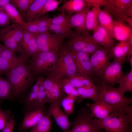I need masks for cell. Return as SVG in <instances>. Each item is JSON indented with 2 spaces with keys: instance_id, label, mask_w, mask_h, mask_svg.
Returning a JSON list of instances; mask_svg holds the SVG:
<instances>
[{
  "instance_id": "obj_1",
  "label": "cell",
  "mask_w": 132,
  "mask_h": 132,
  "mask_svg": "<svg viewBox=\"0 0 132 132\" xmlns=\"http://www.w3.org/2000/svg\"><path fill=\"white\" fill-rule=\"evenodd\" d=\"M30 59L27 57L23 58L5 73L13 97L24 94L34 82L35 76L30 64Z\"/></svg>"
},
{
  "instance_id": "obj_2",
  "label": "cell",
  "mask_w": 132,
  "mask_h": 132,
  "mask_svg": "<svg viewBox=\"0 0 132 132\" xmlns=\"http://www.w3.org/2000/svg\"><path fill=\"white\" fill-rule=\"evenodd\" d=\"M99 89L98 100L102 101L111 107L113 111L123 112L132 115V97L127 98L115 88L101 83Z\"/></svg>"
},
{
  "instance_id": "obj_3",
  "label": "cell",
  "mask_w": 132,
  "mask_h": 132,
  "mask_svg": "<svg viewBox=\"0 0 132 132\" xmlns=\"http://www.w3.org/2000/svg\"><path fill=\"white\" fill-rule=\"evenodd\" d=\"M49 72L48 76L58 80L64 77L72 78L77 73L75 62L65 45L62 44L60 48L56 61Z\"/></svg>"
},
{
  "instance_id": "obj_4",
  "label": "cell",
  "mask_w": 132,
  "mask_h": 132,
  "mask_svg": "<svg viewBox=\"0 0 132 132\" xmlns=\"http://www.w3.org/2000/svg\"><path fill=\"white\" fill-rule=\"evenodd\" d=\"M100 127L106 132H132V115L113 111L106 118L96 119Z\"/></svg>"
},
{
  "instance_id": "obj_5",
  "label": "cell",
  "mask_w": 132,
  "mask_h": 132,
  "mask_svg": "<svg viewBox=\"0 0 132 132\" xmlns=\"http://www.w3.org/2000/svg\"><path fill=\"white\" fill-rule=\"evenodd\" d=\"M93 117L88 108H80L76 119L72 122L71 129L67 132H102L96 119Z\"/></svg>"
},
{
  "instance_id": "obj_6",
  "label": "cell",
  "mask_w": 132,
  "mask_h": 132,
  "mask_svg": "<svg viewBox=\"0 0 132 132\" xmlns=\"http://www.w3.org/2000/svg\"><path fill=\"white\" fill-rule=\"evenodd\" d=\"M68 39L65 46L70 50L82 52L91 55L101 47L88 33L80 34L75 32Z\"/></svg>"
},
{
  "instance_id": "obj_7",
  "label": "cell",
  "mask_w": 132,
  "mask_h": 132,
  "mask_svg": "<svg viewBox=\"0 0 132 132\" xmlns=\"http://www.w3.org/2000/svg\"><path fill=\"white\" fill-rule=\"evenodd\" d=\"M58 53L38 52L31 57L29 62L35 77L49 72L55 63Z\"/></svg>"
},
{
  "instance_id": "obj_8",
  "label": "cell",
  "mask_w": 132,
  "mask_h": 132,
  "mask_svg": "<svg viewBox=\"0 0 132 132\" xmlns=\"http://www.w3.org/2000/svg\"><path fill=\"white\" fill-rule=\"evenodd\" d=\"M103 6L115 21H123L132 17V0H105Z\"/></svg>"
},
{
  "instance_id": "obj_9",
  "label": "cell",
  "mask_w": 132,
  "mask_h": 132,
  "mask_svg": "<svg viewBox=\"0 0 132 132\" xmlns=\"http://www.w3.org/2000/svg\"><path fill=\"white\" fill-rule=\"evenodd\" d=\"M65 40L61 36L49 31L38 34V52H52L58 53Z\"/></svg>"
},
{
  "instance_id": "obj_10",
  "label": "cell",
  "mask_w": 132,
  "mask_h": 132,
  "mask_svg": "<svg viewBox=\"0 0 132 132\" xmlns=\"http://www.w3.org/2000/svg\"><path fill=\"white\" fill-rule=\"evenodd\" d=\"M122 65L114 61L107 66L97 76L100 79L101 83L111 86L118 84L124 75Z\"/></svg>"
},
{
  "instance_id": "obj_11",
  "label": "cell",
  "mask_w": 132,
  "mask_h": 132,
  "mask_svg": "<svg viewBox=\"0 0 132 132\" xmlns=\"http://www.w3.org/2000/svg\"><path fill=\"white\" fill-rule=\"evenodd\" d=\"M91 55L90 61L93 74L97 76L111 63L109 51L101 47Z\"/></svg>"
},
{
  "instance_id": "obj_12",
  "label": "cell",
  "mask_w": 132,
  "mask_h": 132,
  "mask_svg": "<svg viewBox=\"0 0 132 132\" xmlns=\"http://www.w3.org/2000/svg\"><path fill=\"white\" fill-rule=\"evenodd\" d=\"M60 81L55 80L48 76L43 82L47 103L51 104L56 101H60L66 95L63 90Z\"/></svg>"
},
{
  "instance_id": "obj_13",
  "label": "cell",
  "mask_w": 132,
  "mask_h": 132,
  "mask_svg": "<svg viewBox=\"0 0 132 132\" xmlns=\"http://www.w3.org/2000/svg\"><path fill=\"white\" fill-rule=\"evenodd\" d=\"M50 104L48 113L52 117L64 132H67L70 130L72 122L69 121L68 115L61 109L60 101H56Z\"/></svg>"
},
{
  "instance_id": "obj_14",
  "label": "cell",
  "mask_w": 132,
  "mask_h": 132,
  "mask_svg": "<svg viewBox=\"0 0 132 132\" xmlns=\"http://www.w3.org/2000/svg\"><path fill=\"white\" fill-rule=\"evenodd\" d=\"M69 50L75 63L77 72L90 78L94 75L90 61V55L82 52Z\"/></svg>"
},
{
  "instance_id": "obj_15",
  "label": "cell",
  "mask_w": 132,
  "mask_h": 132,
  "mask_svg": "<svg viewBox=\"0 0 132 132\" xmlns=\"http://www.w3.org/2000/svg\"><path fill=\"white\" fill-rule=\"evenodd\" d=\"M16 52L5 48L1 52L0 55V75L6 73L23 58L27 57L22 53L19 56H17Z\"/></svg>"
},
{
  "instance_id": "obj_16",
  "label": "cell",
  "mask_w": 132,
  "mask_h": 132,
  "mask_svg": "<svg viewBox=\"0 0 132 132\" xmlns=\"http://www.w3.org/2000/svg\"><path fill=\"white\" fill-rule=\"evenodd\" d=\"M111 57H113L114 61L121 64L126 61V57L132 56V46L129 44L128 40L120 42L109 51Z\"/></svg>"
},
{
  "instance_id": "obj_17",
  "label": "cell",
  "mask_w": 132,
  "mask_h": 132,
  "mask_svg": "<svg viewBox=\"0 0 132 132\" xmlns=\"http://www.w3.org/2000/svg\"><path fill=\"white\" fill-rule=\"evenodd\" d=\"M88 7L83 10L72 15L69 18L67 24L68 27L70 29H75V33L84 34L88 33L85 25L86 14L90 10Z\"/></svg>"
},
{
  "instance_id": "obj_18",
  "label": "cell",
  "mask_w": 132,
  "mask_h": 132,
  "mask_svg": "<svg viewBox=\"0 0 132 132\" xmlns=\"http://www.w3.org/2000/svg\"><path fill=\"white\" fill-rule=\"evenodd\" d=\"M93 38L98 44L109 51L114 45L115 42L107 31L99 25L93 31Z\"/></svg>"
},
{
  "instance_id": "obj_19",
  "label": "cell",
  "mask_w": 132,
  "mask_h": 132,
  "mask_svg": "<svg viewBox=\"0 0 132 132\" xmlns=\"http://www.w3.org/2000/svg\"><path fill=\"white\" fill-rule=\"evenodd\" d=\"M86 105L90 109L92 117L98 119L106 118L113 111L111 107L102 101L98 100L92 103H88Z\"/></svg>"
},
{
  "instance_id": "obj_20",
  "label": "cell",
  "mask_w": 132,
  "mask_h": 132,
  "mask_svg": "<svg viewBox=\"0 0 132 132\" xmlns=\"http://www.w3.org/2000/svg\"><path fill=\"white\" fill-rule=\"evenodd\" d=\"M45 115L43 110L38 109L31 110L26 114L19 127L20 131L32 128Z\"/></svg>"
},
{
  "instance_id": "obj_21",
  "label": "cell",
  "mask_w": 132,
  "mask_h": 132,
  "mask_svg": "<svg viewBox=\"0 0 132 132\" xmlns=\"http://www.w3.org/2000/svg\"><path fill=\"white\" fill-rule=\"evenodd\" d=\"M114 21L113 38L120 42L128 40L132 36V28L123 21Z\"/></svg>"
},
{
  "instance_id": "obj_22",
  "label": "cell",
  "mask_w": 132,
  "mask_h": 132,
  "mask_svg": "<svg viewBox=\"0 0 132 132\" xmlns=\"http://www.w3.org/2000/svg\"><path fill=\"white\" fill-rule=\"evenodd\" d=\"M76 89L78 97L75 101L78 103L85 99H90L94 102L98 100L99 89L97 85L81 87Z\"/></svg>"
},
{
  "instance_id": "obj_23",
  "label": "cell",
  "mask_w": 132,
  "mask_h": 132,
  "mask_svg": "<svg viewBox=\"0 0 132 132\" xmlns=\"http://www.w3.org/2000/svg\"><path fill=\"white\" fill-rule=\"evenodd\" d=\"M88 7L84 0H70L65 2L57 9V11H64L68 15H72Z\"/></svg>"
},
{
  "instance_id": "obj_24",
  "label": "cell",
  "mask_w": 132,
  "mask_h": 132,
  "mask_svg": "<svg viewBox=\"0 0 132 132\" xmlns=\"http://www.w3.org/2000/svg\"><path fill=\"white\" fill-rule=\"evenodd\" d=\"M101 10L100 7L97 6L92 8L87 13L85 25L88 32L93 31L99 25L98 17Z\"/></svg>"
},
{
  "instance_id": "obj_25",
  "label": "cell",
  "mask_w": 132,
  "mask_h": 132,
  "mask_svg": "<svg viewBox=\"0 0 132 132\" xmlns=\"http://www.w3.org/2000/svg\"><path fill=\"white\" fill-rule=\"evenodd\" d=\"M47 0H35L30 5L25 14L26 22L32 21L41 13Z\"/></svg>"
},
{
  "instance_id": "obj_26",
  "label": "cell",
  "mask_w": 132,
  "mask_h": 132,
  "mask_svg": "<svg viewBox=\"0 0 132 132\" xmlns=\"http://www.w3.org/2000/svg\"><path fill=\"white\" fill-rule=\"evenodd\" d=\"M98 20L99 25L104 28L113 39V30L114 21L110 14L105 9L101 10Z\"/></svg>"
},
{
  "instance_id": "obj_27",
  "label": "cell",
  "mask_w": 132,
  "mask_h": 132,
  "mask_svg": "<svg viewBox=\"0 0 132 132\" xmlns=\"http://www.w3.org/2000/svg\"><path fill=\"white\" fill-rule=\"evenodd\" d=\"M0 41L3 42L6 48L21 52L20 45L14 40L6 28L0 31Z\"/></svg>"
},
{
  "instance_id": "obj_28",
  "label": "cell",
  "mask_w": 132,
  "mask_h": 132,
  "mask_svg": "<svg viewBox=\"0 0 132 132\" xmlns=\"http://www.w3.org/2000/svg\"><path fill=\"white\" fill-rule=\"evenodd\" d=\"M74 77L67 80L70 84L75 88L96 85L91 78L78 73Z\"/></svg>"
},
{
  "instance_id": "obj_29",
  "label": "cell",
  "mask_w": 132,
  "mask_h": 132,
  "mask_svg": "<svg viewBox=\"0 0 132 132\" xmlns=\"http://www.w3.org/2000/svg\"><path fill=\"white\" fill-rule=\"evenodd\" d=\"M51 117L47 113L32 128L30 132H50L52 126Z\"/></svg>"
},
{
  "instance_id": "obj_30",
  "label": "cell",
  "mask_w": 132,
  "mask_h": 132,
  "mask_svg": "<svg viewBox=\"0 0 132 132\" xmlns=\"http://www.w3.org/2000/svg\"><path fill=\"white\" fill-rule=\"evenodd\" d=\"M39 83H37L33 85L26 98V104L31 111L36 110Z\"/></svg>"
},
{
  "instance_id": "obj_31",
  "label": "cell",
  "mask_w": 132,
  "mask_h": 132,
  "mask_svg": "<svg viewBox=\"0 0 132 132\" xmlns=\"http://www.w3.org/2000/svg\"><path fill=\"white\" fill-rule=\"evenodd\" d=\"M49 31L50 33L57 34L64 39H69L75 33L67 26L52 24L50 26Z\"/></svg>"
},
{
  "instance_id": "obj_32",
  "label": "cell",
  "mask_w": 132,
  "mask_h": 132,
  "mask_svg": "<svg viewBox=\"0 0 132 132\" xmlns=\"http://www.w3.org/2000/svg\"><path fill=\"white\" fill-rule=\"evenodd\" d=\"M0 9L4 10L9 16L10 20L14 23L22 25L24 22L20 14L12 4L10 3L6 4Z\"/></svg>"
},
{
  "instance_id": "obj_33",
  "label": "cell",
  "mask_w": 132,
  "mask_h": 132,
  "mask_svg": "<svg viewBox=\"0 0 132 132\" xmlns=\"http://www.w3.org/2000/svg\"><path fill=\"white\" fill-rule=\"evenodd\" d=\"M119 90L123 94L126 92H132V67L128 73L124 75L119 81Z\"/></svg>"
},
{
  "instance_id": "obj_34",
  "label": "cell",
  "mask_w": 132,
  "mask_h": 132,
  "mask_svg": "<svg viewBox=\"0 0 132 132\" xmlns=\"http://www.w3.org/2000/svg\"><path fill=\"white\" fill-rule=\"evenodd\" d=\"M6 28L14 40L20 45L23 37L24 31L22 25L13 23Z\"/></svg>"
},
{
  "instance_id": "obj_35",
  "label": "cell",
  "mask_w": 132,
  "mask_h": 132,
  "mask_svg": "<svg viewBox=\"0 0 132 132\" xmlns=\"http://www.w3.org/2000/svg\"><path fill=\"white\" fill-rule=\"evenodd\" d=\"M13 97L9 82L0 75V99H11Z\"/></svg>"
},
{
  "instance_id": "obj_36",
  "label": "cell",
  "mask_w": 132,
  "mask_h": 132,
  "mask_svg": "<svg viewBox=\"0 0 132 132\" xmlns=\"http://www.w3.org/2000/svg\"><path fill=\"white\" fill-rule=\"evenodd\" d=\"M76 98L69 95H65L60 101V105H62L65 113L68 115L74 113V104Z\"/></svg>"
},
{
  "instance_id": "obj_37",
  "label": "cell",
  "mask_w": 132,
  "mask_h": 132,
  "mask_svg": "<svg viewBox=\"0 0 132 132\" xmlns=\"http://www.w3.org/2000/svg\"><path fill=\"white\" fill-rule=\"evenodd\" d=\"M37 34H33L27 47L22 52L28 57H31L38 52V47L37 42Z\"/></svg>"
},
{
  "instance_id": "obj_38",
  "label": "cell",
  "mask_w": 132,
  "mask_h": 132,
  "mask_svg": "<svg viewBox=\"0 0 132 132\" xmlns=\"http://www.w3.org/2000/svg\"><path fill=\"white\" fill-rule=\"evenodd\" d=\"M35 0H13L11 2L16 7L20 13L24 14Z\"/></svg>"
},
{
  "instance_id": "obj_39",
  "label": "cell",
  "mask_w": 132,
  "mask_h": 132,
  "mask_svg": "<svg viewBox=\"0 0 132 132\" xmlns=\"http://www.w3.org/2000/svg\"><path fill=\"white\" fill-rule=\"evenodd\" d=\"M58 15L51 18V23L52 24H56L66 26H67L68 20L72 15L66 14L65 12L62 10Z\"/></svg>"
},
{
  "instance_id": "obj_40",
  "label": "cell",
  "mask_w": 132,
  "mask_h": 132,
  "mask_svg": "<svg viewBox=\"0 0 132 132\" xmlns=\"http://www.w3.org/2000/svg\"><path fill=\"white\" fill-rule=\"evenodd\" d=\"M60 81L61 87L64 93L67 95L75 97L76 100L78 97L76 88L73 87L67 80H61Z\"/></svg>"
},
{
  "instance_id": "obj_41",
  "label": "cell",
  "mask_w": 132,
  "mask_h": 132,
  "mask_svg": "<svg viewBox=\"0 0 132 132\" xmlns=\"http://www.w3.org/2000/svg\"><path fill=\"white\" fill-rule=\"evenodd\" d=\"M62 1V0H47L42 11L37 17L41 16L46 13L57 9L58 6Z\"/></svg>"
},
{
  "instance_id": "obj_42",
  "label": "cell",
  "mask_w": 132,
  "mask_h": 132,
  "mask_svg": "<svg viewBox=\"0 0 132 132\" xmlns=\"http://www.w3.org/2000/svg\"><path fill=\"white\" fill-rule=\"evenodd\" d=\"M11 112L8 110H2L0 107V131L5 127L10 117Z\"/></svg>"
},
{
  "instance_id": "obj_43",
  "label": "cell",
  "mask_w": 132,
  "mask_h": 132,
  "mask_svg": "<svg viewBox=\"0 0 132 132\" xmlns=\"http://www.w3.org/2000/svg\"><path fill=\"white\" fill-rule=\"evenodd\" d=\"M22 26L24 30H26L32 34H38V26L34 19L29 22H24Z\"/></svg>"
},
{
  "instance_id": "obj_44",
  "label": "cell",
  "mask_w": 132,
  "mask_h": 132,
  "mask_svg": "<svg viewBox=\"0 0 132 132\" xmlns=\"http://www.w3.org/2000/svg\"><path fill=\"white\" fill-rule=\"evenodd\" d=\"M10 19L3 9H0V27L7 26L10 24Z\"/></svg>"
},
{
  "instance_id": "obj_45",
  "label": "cell",
  "mask_w": 132,
  "mask_h": 132,
  "mask_svg": "<svg viewBox=\"0 0 132 132\" xmlns=\"http://www.w3.org/2000/svg\"><path fill=\"white\" fill-rule=\"evenodd\" d=\"M38 26L49 27L51 24V18L45 16H39L34 19Z\"/></svg>"
},
{
  "instance_id": "obj_46",
  "label": "cell",
  "mask_w": 132,
  "mask_h": 132,
  "mask_svg": "<svg viewBox=\"0 0 132 132\" xmlns=\"http://www.w3.org/2000/svg\"><path fill=\"white\" fill-rule=\"evenodd\" d=\"M15 122L13 115L10 116L2 132H13Z\"/></svg>"
},
{
  "instance_id": "obj_47",
  "label": "cell",
  "mask_w": 132,
  "mask_h": 132,
  "mask_svg": "<svg viewBox=\"0 0 132 132\" xmlns=\"http://www.w3.org/2000/svg\"><path fill=\"white\" fill-rule=\"evenodd\" d=\"M49 27L48 26H38V34L45 33L49 32Z\"/></svg>"
},
{
  "instance_id": "obj_48",
  "label": "cell",
  "mask_w": 132,
  "mask_h": 132,
  "mask_svg": "<svg viewBox=\"0 0 132 132\" xmlns=\"http://www.w3.org/2000/svg\"><path fill=\"white\" fill-rule=\"evenodd\" d=\"M123 22L126 23L129 26L132 28V17H127L123 21Z\"/></svg>"
},
{
  "instance_id": "obj_49",
  "label": "cell",
  "mask_w": 132,
  "mask_h": 132,
  "mask_svg": "<svg viewBox=\"0 0 132 132\" xmlns=\"http://www.w3.org/2000/svg\"><path fill=\"white\" fill-rule=\"evenodd\" d=\"M11 0H0V9L4 7L6 4L10 3Z\"/></svg>"
},
{
  "instance_id": "obj_50",
  "label": "cell",
  "mask_w": 132,
  "mask_h": 132,
  "mask_svg": "<svg viewBox=\"0 0 132 132\" xmlns=\"http://www.w3.org/2000/svg\"><path fill=\"white\" fill-rule=\"evenodd\" d=\"M5 48L4 45H3L0 43V54Z\"/></svg>"
},
{
  "instance_id": "obj_51",
  "label": "cell",
  "mask_w": 132,
  "mask_h": 132,
  "mask_svg": "<svg viewBox=\"0 0 132 132\" xmlns=\"http://www.w3.org/2000/svg\"><path fill=\"white\" fill-rule=\"evenodd\" d=\"M128 60L130 63L131 67H132V56L128 57Z\"/></svg>"
},
{
  "instance_id": "obj_52",
  "label": "cell",
  "mask_w": 132,
  "mask_h": 132,
  "mask_svg": "<svg viewBox=\"0 0 132 132\" xmlns=\"http://www.w3.org/2000/svg\"><path fill=\"white\" fill-rule=\"evenodd\" d=\"M129 42L131 45L132 46V36L128 40Z\"/></svg>"
},
{
  "instance_id": "obj_53",
  "label": "cell",
  "mask_w": 132,
  "mask_h": 132,
  "mask_svg": "<svg viewBox=\"0 0 132 132\" xmlns=\"http://www.w3.org/2000/svg\"><path fill=\"white\" fill-rule=\"evenodd\" d=\"M1 29L0 28V30H1Z\"/></svg>"
},
{
  "instance_id": "obj_54",
  "label": "cell",
  "mask_w": 132,
  "mask_h": 132,
  "mask_svg": "<svg viewBox=\"0 0 132 132\" xmlns=\"http://www.w3.org/2000/svg\"></svg>"
}]
</instances>
